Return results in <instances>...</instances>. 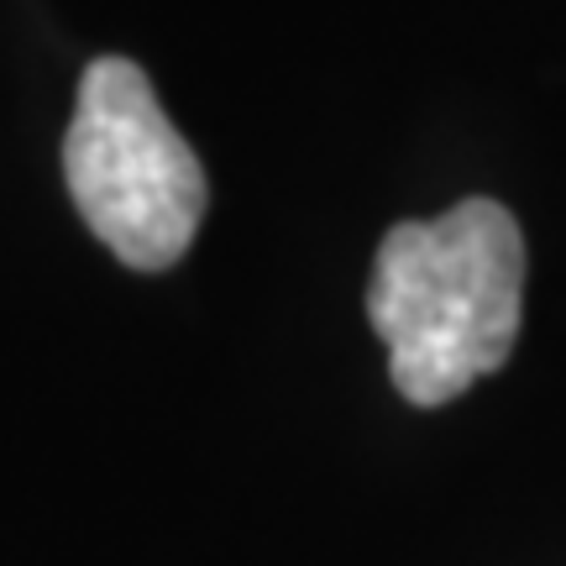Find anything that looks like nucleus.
<instances>
[{
    "label": "nucleus",
    "instance_id": "nucleus-1",
    "mask_svg": "<svg viewBox=\"0 0 566 566\" xmlns=\"http://www.w3.org/2000/svg\"><path fill=\"white\" fill-rule=\"evenodd\" d=\"M367 321L394 388L436 409L499 373L525 321V237L504 205L462 200L436 221L394 226L373 258Z\"/></svg>",
    "mask_w": 566,
    "mask_h": 566
},
{
    "label": "nucleus",
    "instance_id": "nucleus-2",
    "mask_svg": "<svg viewBox=\"0 0 566 566\" xmlns=\"http://www.w3.org/2000/svg\"><path fill=\"white\" fill-rule=\"evenodd\" d=\"M63 179L84 226L142 273L179 263L205 221L200 158L132 59H95L84 69L63 137Z\"/></svg>",
    "mask_w": 566,
    "mask_h": 566
}]
</instances>
